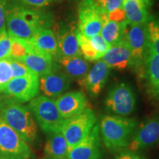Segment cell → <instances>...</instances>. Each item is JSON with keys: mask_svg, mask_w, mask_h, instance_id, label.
<instances>
[{"mask_svg": "<svg viewBox=\"0 0 159 159\" xmlns=\"http://www.w3.org/2000/svg\"><path fill=\"white\" fill-rule=\"evenodd\" d=\"M52 19L48 13L23 6L7 7L6 27L12 37L30 40L37 32L48 29Z\"/></svg>", "mask_w": 159, "mask_h": 159, "instance_id": "6da1fadb", "label": "cell"}, {"mask_svg": "<svg viewBox=\"0 0 159 159\" xmlns=\"http://www.w3.org/2000/svg\"><path fill=\"white\" fill-rule=\"evenodd\" d=\"M0 117L25 142L33 144L37 140V125L28 107L8 96L0 97Z\"/></svg>", "mask_w": 159, "mask_h": 159, "instance_id": "7a4b0ae2", "label": "cell"}, {"mask_svg": "<svg viewBox=\"0 0 159 159\" xmlns=\"http://www.w3.org/2000/svg\"><path fill=\"white\" fill-rule=\"evenodd\" d=\"M136 120L120 116L101 117L100 130L105 148L111 151L128 148L134 136Z\"/></svg>", "mask_w": 159, "mask_h": 159, "instance_id": "3957f363", "label": "cell"}, {"mask_svg": "<svg viewBox=\"0 0 159 159\" xmlns=\"http://www.w3.org/2000/svg\"><path fill=\"white\" fill-rule=\"evenodd\" d=\"M41 130L47 134L60 132L64 119L60 114L55 101L43 96L31 99L28 105Z\"/></svg>", "mask_w": 159, "mask_h": 159, "instance_id": "277c9868", "label": "cell"}, {"mask_svg": "<svg viewBox=\"0 0 159 159\" xmlns=\"http://www.w3.org/2000/svg\"><path fill=\"white\" fill-rule=\"evenodd\" d=\"M96 122V115L89 107L80 114L64 119L61 131L66 140L69 150L89 134Z\"/></svg>", "mask_w": 159, "mask_h": 159, "instance_id": "5b68a950", "label": "cell"}, {"mask_svg": "<svg viewBox=\"0 0 159 159\" xmlns=\"http://www.w3.org/2000/svg\"><path fill=\"white\" fill-rule=\"evenodd\" d=\"M0 156L6 159H30L32 152L27 143L0 117Z\"/></svg>", "mask_w": 159, "mask_h": 159, "instance_id": "8992f818", "label": "cell"}, {"mask_svg": "<svg viewBox=\"0 0 159 159\" xmlns=\"http://www.w3.org/2000/svg\"><path fill=\"white\" fill-rule=\"evenodd\" d=\"M110 112L120 116L130 115L136 107V96L126 83H118L109 91L105 101Z\"/></svg>", "mask_w": 159, "mask_h": 159, "instance_id": "52a82bcc", "label": "cell"}, {"mask_svg": "<svg viewBox=\"0 0 159 159\" xmlns=\"http://www.w3.org/2000/svg\"><path fill=\"white\" fill-rule=\"evenodd\" d=\"M102 11L95 0H82L78 7V30L86 38L100 34Z\"/></svg>", "mask_w": 159, "mask_h": 159, "instance_id": "ba28073f", "label": "cell"}, {"mask_svg": "<svg viewBox=\"0 0 159 159\" xmlns=\"http://www.w3.org/2000/svg\"><path fill=\"white\" fill-rule=\"evenodd\" d=\"M125 39L131 52V64L136 68L144 64L148 49V39L146 24H128Z\"/></svg>", "mask_w": 159, "mask_h": 159, "instance_id": "9c48e42d", "label": "cell"}, {"mask_svg": "<svg viewBox=\"0 0 159 159\" xmlns=\"http://www.w3.org/2000/svg\"><path fill=\"white\" fill-rule=\"evenodd\" d=\"M39 90V77L35 75L12 78L3 92L16 102L24 103L36 97Z\"/></svg>", "mask_w": 159, "mask_h": 159, "instance_id": "30bf717a", "label": "cell"}, {"mask_svg": "<svg viewBox=\"0 0 159 159\" xmlns=\"http://www.w3.org/2000/svg\"><path fill=\"white\" fill-rule=\"evenodd\" d=\"M103 152L99 136V128L95 125L89 134L74 148L69 150V159H101Z\"/></svg>", "mask_w": 159, "mask_h": 159, "instance_id": "8fae6325", "label": "cell"}, {"mask_svg": "<svg viewBox=\"0 0 159 159\" xmlns=\"http://www.w3.org/2000/svg\"><path fill=\"white\" fill-rule=\"evenodd\" d=\"M159 143V116H156L148 119L133 137L128 146L130 151L150 148Z\"/></svg>", "mask_w": 159, "mask_h": 159, "instance_id": "7c38bea8", "label": "cell"}, {"mask_svg": "<svg viewBox=\"0 0 159 159\" xmlns=\"http://www.w3.org/2000/svg\"><path fill=\"white\" fill-rule=\"evenodd\" d=\"M56 33H55L57 39L58 47V56L73 57L81 56V51L80 49L77 41V32L78 27L74 22L68 26L57 27Z\"/></svg>", "mask_w": 159, "mask_h": 159, "instance_id": "4fadbf2b", "label": "cell"}, {"mask_svg": "<svg viewBox=\"0 0 159 159\" xmlns=\"http://www.w3.org/2000/svg\"><path fill=\"white\" fill-rule=\"evenodd\" d=\"M55 104L60 114L64 119L76 116L89 108L86 96L79 91H69L61 95L55 100Z\"/></svg>", "mask_w": 159, "mask_h": 159, "instance_id": "5bb4252c", "label": "cell"}, {"mask_svg": "<svg viewBox=\"0 0 159 159\" xmlns=\"http://www.w3.org/2000/svg\"><path fill=\"white\" fill-rule=\"evenodd\" d=\"M111 69L102 59L98 60L83 78L79 80V83L89 93L96 97L106 83L110 75Z\"/></svg>", "mask_w": 159, "mask_h": 159, "instance_id": "9a60e30c", "label": "cell"}, {"mask_svg": "<svg viewBox=\"0 0 159 159\" xmlns=\"http://www.w3.org/2000/svg\"><path fill=\"white\" fill-rule=\"evenodd\" d=\"M21 61L39 77L60 69L52 55L36 49L31 43L28 53Z\"/></svg>", "mask_w": 159, "mask_h": 159, "instance_id": "2e32d148", "label": "cell"}, {"mask_svg": "<svg viewBox=\"0 0 159 159\" xmlns=\"http://www.w3.org/2000/svg\"><path fill=\"white\" fill-rule=\"evenodd\" d=\"M71 79L59 69L40 77L39 87L44 96L57 97L62 95L70 87Z\"/></svg>", "mask_w": 159, "mask_h": 159, "instance_id": "e0dca14e", "label": "cell"}, {"mask_svg": "<svg viewBox=\"0 0 159 159\" xmlns=\"http://www.w3.org/2000/svg\"><path fill=\"white\" fill-rule=\"evenodd\" d=\"M110 69L124 70L131 64V52L125 37L122 41L111 46L102 57Z\"/></svg>", "mask_w": 159, "mask_h": 159, "instance_id": "ac0fdd59", "label": "cell"}, {"mask_svg": "<svg viewBox=\"0 0 159 159\" xmlns=\"http://www.w3.org/2000/svg\"><path fill=\"white\" fill-rule=\"evenodd\" d=\"M150 5V0H124L123 9L128 23L141 25L148 22Z\"/></svg>", "mask_w": 159, "mask_h": 159, "instance_id": "d6986e66", "label": "cell"}, {"mask_svg": "<svg viewBox=\"0 0 159 159\" xmlns=\"http://www.w3.org/2000/svg\"><path fill=\"white\" fill-rule=\"evenodd\" d=\"M33 47L49 54L56 59L58 56V47L55 33L50 29H43L39 32L29 40Z\"/></svg>", "mask_w": 159, "mask_h": 159, "instance_id": "ffe728a7", "label": "cell"}, {"mask_svg": "<svg viewBox=\"0 0 159 159\" xmlns=\"http://www.w3.org/2000/svg\"><path fill=\"white\" fill-rule=\"evenodd\" d=\"M102 19V27L100 35L108 44L112 46L124 39L125 30L129 24L128 21L123 22L112 21L109 19L107 14L103 12Z\"/></svg>", "mask_w": 159, "mask_h": 159, "instance_id": "44dd1931", "label": "cell"}, {"mask_svg": "<svg viewBox=\"0 0 159 159\" xmlns=\"http://www.w3.org/2000/svg\"><path fill=\"white\" fill-rule=\"evenodd\" d=\"M55 60L63 67L65 73L70 78L82 79L90 70L89 63L81 56H59Z\"/></svg>", "mask_w": 159, "mask_h": 159, "instance_id": "7402d4cb", "label": "cell"}, {"mask_svg": "<svg viewBox=\"0 0 159 159\" xmlns=\"http://www.w3.org/2000/svg\"><path fill=\"white\" fill-rule=\"evenodd\" d=\"M69 146L61 131L48 134L44 147V155L49 158H66Z\"/></svg>", "mask_w": 159, "mask_h": 159, "instance_id": "603a6c76", "label": "cell"}, {"mask_svg": "<svg viewBox=\"0 0 159 159\" xmlns=\"http://www.w3.org/2000/svg\"><path fill=\"white\" fill-rule=\"evenodd\" d=\"M144 77L149 86L159 83V55L148 47L144 63Z\"/></svg>", "mask_w": 159, "mask_h": 159, "instance_id": "cb8c5ba5", "label": "cell"}, {"mask_svg": "<svg viewBox=\"0 0 159 159\" xmlns=\"http://www.w3.org/2000/svg\"><path fill=\"white\" fill-rule=\"evenodd\" d=\"M30 47V42L29 40L12 37L9 58L21 61L28 53Z\"/></svg>", "mask_w": 159, "mask_h": 159, "instance_id": "d4e9b609", "label": "cell"}, {"mask_svg": "<svg viewBox=\"0 0 159 159\" xmlns=\"http://www.w3.org/2000/svg\"><path fill=\"white\" fill-rule=\"evenodd\" d=\"M148 47L159 55V21L149 20L146 23Z\"/></svg>", "mask_w": 159, "mask_h": 159, "instance_id": "484cf974", "label": "cell"}, {"mask_svg": "<svg viewBox=\"0 0 159 159\" xmlns=\"http://www.w3.org/2000/svg\"><path fill=\"white\" fill-rule=\"evenodd\" d=\"M77 36L80 49L81 51V54L83 55L85 60L89 61H94L100 60L96 51L91 47L88 38L84 36L79 30L77 32Z\"/></svg>", "mask_w": 159, "mask_h": 159, "instance_id": "4316f807", "label": "cell"}, {"mask_svg": "<svg viewBox=\"0 0 159 159\" xmlns=\"http://www.w3.org/2000/svg\"><path fill=\"white\" fill-rule=\"evenodd\" d=\"M12 69L13 78L22 77H32L38 75L30 70L22 61L14 59H8Z\"/></svg>", "mask_w": 159, "mask_h": 159, "instance_id": "83f0119b", "label": "cell"}, {"mask_svg": "<svg viewBox=\"0 0 159 159\" xmlns=\"http://www.w3.org/2000/svg\"><path fill=\"white\" fill-rule=\"evenodd\" d=\"M13 78L9 60L0 61V93L3 92L9 81Z\"/></svg>", "mask_w": 159, "mask_h": 159, "instance_id": "f1b7e54d", "label": "cell"}, {"mask_svg": "<svg viewBox=\"0 0 159 159\" xmlns=\"http://www.w3.org/2000/svg\"><path fill=\"white\" fill-rule=\"evenodd\" d=\"M124 0H95L99 8L105 14L113 13L123 7Z\"/></svg>", "mask_w": 159, "mask_h": 159, "instance_id": "f546056e", "label": "cell"}, {"mask_svg": "<svg viewBox=\"0 0 159 159\" xmlns=\"http://www.w3.org/2000/svg\"><path fill=\"white\" fill-rule=\"evenodd\" d=\"M89 42H90L91 47H93V49L96 51L97 55H99V58H102L103 55L106 51L110 48L111 46L108 44L103 38L101 36L100 34L94 35V36H91L90 38H88Z\"/></svg>", "mask_w": 159, "mask_h": 159, "instance_id": "4dcf8cb0", "label": "cell"}, {"mask_svg": "<svg viewBox=\"0 0 159 159\" xmlns=\"http://www.w3.org/2000/svg\"><path fill=\"white\" fill-rule=\"evenodd\" d=\"M12 37L7 31L0 33V61L10 57Z\"/></svg>", "mask_w": 159, "mask_h": 159, "instance_id": "1f68e13d", "label": "cell"}, {"mask_svg": "<svg viewBox=\"0 0 159 159\" xmlns=\"http://www.w3.org/2000/svg\"><path fill=\"white\" fill-rule=\"evenodd\" d=\"M7 0H0V33L6 31Z\"/></svg>", "mask_w": 159, "mask_h": 159, "instance_id": "d6a6232c", "label": "cell"}, {"mask_svg": "<svg viewBox=\"0 0 159 159\" xmlns=\"http://www.w3.org/2000/svg\"><path fill=\"white\" fill-rule=\"evenodd\" d=\"M25 5L33 6V7H42L50 4L53 0H21Z\"/></svg>", "mask_w": 159, "mask_h": 159, "instance_id": "836d02e7", "label": "cell"}, {"mask_svg": "<svg viewBox=\"0 0 159 159\" xmlns=\"http://www.w3.org/2000/svg\"><path fill=\"white\" fill-rule=\"evenodd\" d=\"M116 159H146L141 155L133 152H125L119 154Z\"/></svg>", "mask_w": 159, "mask_h": 159, "instance_id": "e575fe53", "label": "cell"}, {"mask_svg": "<svg viewBox=\"0 0 159 159\" xmlns=\"http://www.w3.org/2000/svg\"><path fill=\"white\" fill-rule=\"evenodd\" d=\"M149 91L156 100L159 101V83L152 86H149Z\"/></svg>", "mask_w": 159, "mask_h": 159, "instance_id": "d590c367", "label": "cell"}, {"mask_svg": "<svg viewBox=\"0 0 159 159\" xmlns=\"http://www.w3.org/2000/svg\"><path fill=\"white\" fill-rule=\"evenodd\" d=\"M44 159H67V158H46Z\"/></svg>", "mask_w": 159, "mask_h": 159, "instance_id": "8d00e7d4", "label": "cell"}, {"mask_svg": "<svg viewBox=\"0 0 159 159\" xmlns=\"http://www.w3.org/2000/svg\"><path fill=\"white\" fill-rule=\"evenodd\" d=\"M0 159H6L5 158H2V157H0Z\"/></svg>", "mask_w": 159, "mask_h": 159, "instance_id": "74e56055", "label": "cell"}]
</instances>
